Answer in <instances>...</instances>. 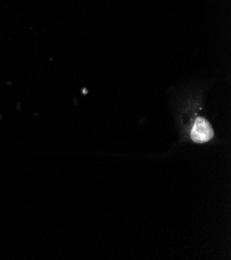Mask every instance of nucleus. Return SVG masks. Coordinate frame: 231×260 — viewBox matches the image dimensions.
<instances>
[{
    "mask_svg": "<svg viewBox=\"0 0 231 260\" xmlns=\"http://www.w3.org/2000/svg\"><path fill=\"white\" fill-rule=\"evenodd\" d=\"M214 137V131L208 120L197 117L191 131V138L196 143H204Z\"/></svg>",
    "mask_w": 231,
    "mask_h": 260,
    "instance_id": "obj_1",
    "label": "nucleus"
}]
</instances>
